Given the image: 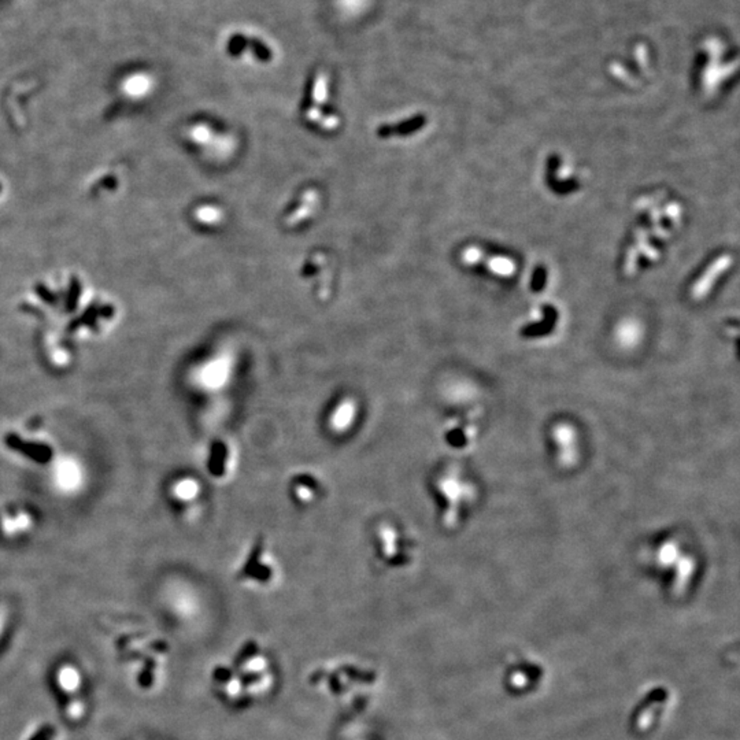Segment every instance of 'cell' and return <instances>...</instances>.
Returning a JSON list of instances; mask_svg holds the SVG:
<instances>
[{"mask_svg": "<svg viewBox=\"0 0 740 740\" xmlns=\"http://www.w3.org/2000/svg\"><path fill=\"white\" fill-rule=\"evenodd\" d=\"M371 551L377 565L389 571H396L414 564L418 553V543L401 521L383 519L373 528Z\"/></svg>", "mask_w": 740, "mask_h": 740, "instance_id": "6da1fadb", "label": "cell"}, {"mask_svg": "<svg viewBox=\"0 0 740 740\" xmlns=\"http://www.w3.org/2000/svg\"><path fill=\"white\" fill-rule=\"evenodd\" d=\"M433 497L440 507V519L445 528L461 522L466 509L473 503L476 490L457 465L440 467L432 479Z\"/></svg>", "mask_w": 740, "mask_h": 740, "instance_id": "7a4b0ae2", "label": "cell"}, {"mask_svg": "<svg viewBox=\"0 0 740 740\" xmlns=\"http://www.w3.org/2000/svg\"><path fill=\"white\" fill-rule=\"evenodd\" d=\"M650 562L655 571L670 577L672 586H687L695 571V558L676 537H665L654 544Z\"/></svg>", "mask_w": 740, "mask_h": 740, "instance_id": "3957f363", "label": "cell"}, {"mask_svg": "<svg viewBox=\"0 0 740 740\" xmlns=\"http://www.w3.org/2000/svg\"><path fill=\"white\" fill-rule=\"evenodd\" d=\"M280 564L269 543L257 539L244 555L236 572L238 581L253 588H268L278 583Z\"/></svg>", "mask_w": 740, "mask_h": 740, "instance_id": "277c9868", "label": "cell"}, {"mask_svg": "<svg viewBox=\"0 0 740 740\" xmlns=\"http://www.w3.org/2000/svg\"><path fill=\"white\" fill-rule=\"evenodd\" d=\"M47 481L56 495L70 498L78 495L87 484V470L78 457L59 454L50 463Z\"/></svg>", "mask_w": 740, "mask_h": 740, "instance_id": "5b68a950", "label": "cell"}, {"mask_svg": "<svg viewBox=\"0 0 740 740\" xmlns=\"http://www.w3.org/2000/svg\"><path fill=\"white\" fill-rule=\"evenodd\" d=\"M361 406L358 399L350 393L339 395L328 405L324 423L328 432L336 436L349 435L359 423Z\"/></svg>", "mask_w": 740, "mask_h": 740, "instance_id": "8992f818", "label": "cell"}, {"mask_svg": "<svg viewBox=\"0 0 740 740\" xmlns=\"http://www.w3.org/2000/svg\"><path fill=\"white\" fill-rule=\"evenodd\" d=\"M325 482L315 472L300 470L288 481V492L291 500L302 507H312L325 497Z\"/></svg>", "mask_w": 740, "mask_h": 740, "instance_id": "52a82bcc", "label": "cell"}, {"mask_svg": "<svg viewBox=\"0 0 740 740\" xmlns=\"http://www.w3.org/2000/svg\"><path fill=\"white\" fill-rule=\"evenodd\" d=\"M239 465L238 447L229 438L216 440L210 450V473L213 479L226 481L236 475Z\"/></svg>", "mask_w": 740, "mask_h": 740, "instance_id": "ba28073f", "label": "cell"}, {"mask_svg": "<svg viewBox=\"0 0 740 740\" xmlns=\"http://www.w3.org/2000/svg\"><path fill=\"white\" fill-rule=\"evenodd\" d=\"M169 495L176 504L186 509H194L204 498L202 482L195 476H179L170 482Z\"/></svg>", "mask_w": 740, "mask_h": 740, "instance_id": "9c48e42d", "label": "cell"}, {"mask_svg": "<svg viewBox=\"0 0 740 740\" xmlns=\"http://www.w3.org/2000/svg\"><path fill=\"white\" fill-rule=\"evenodd\" d=\"M551 442L554 445L556 461L562 465L574 463L578 455V436L569 424H556L551 429Z\"/></svg>", "mask_w": 740, "mask_h": 740, "instance_id": "30bf717a", "label": "cell"}, {"mask_svg": "<svg viewBox=\"0 0 740 740\" xmlns=\"http://www.w3.org/2000/svg\"><path fill=\"white\" fill-rule=\"evenodd\" d=\"M232 359L229 355H218L213 361L207 362L204 369L199 370L198 383L206 391H216L225 386L232 371Z\"/></svg>", "mask_w": 740, "mask_h": 740, "instance_id": "8fae6325", "label": "cell"}, {"mask_svg": "<svg viewBox=\"0 0 740 740\" xmlns=\"http://www.w3.org/2000/svg\"><path fill=\"white\" fill-rule=\"evenodd\" d=\"M476 428L465 417H454L445 423L443 429L444 443L454 450H465L476 439Z\"/></svg>", "mask_w": 740, "mask_h": 740, "instance_id": "7c38bea8", "label": "cell"}, {"mask_svg": "<svg viewBox=\"0 0 740 740\" xmlns=\"http://www.w3.org/2000/svg\"><path fill=\"white\" fill-rule=\"evenodd\" d=\"M33 519L28 512L18 510L14 514H3L0 518V529L9 537H18L31 531Z\"/></svg>", "mask_w": 740, "mask_h": 740, "instance_id": "4fadbf2b", "label": "cell"}, {"mask_svg": "<svg viewBox=\"0 0 740 740\" xmlns=\"http://www.w3.org/2000/svg\"><path fill=\"white\" fill-rule=\"evenodd\" d=\"M80 675L73 666H63L58 673V683L63 691L74 692L80 687Z\"/></svg>", "mask_w": 740, "mask_h": 740, "instance_id": "5bb4252c", "label": "cell"}, {"mask_svg": "<svg viewBox=\"0 0 740 740\" xmlns=\"http://www.w3.org/2000/svg\"><path fill=\"white\" fill-rule=\"evenodd\" d=\"M248 48L255 59L262 63H268L272 60L273 53L269 46H266L258 37H248Z\"/></svg>", "mask_w": 740, "mask_h": 740, "instance_id": "9a60e30c", "label": "cell"}, {"mask_svg": "<svg viewBox=\"0 0 740 740\" xmlns=\"http://www.w3.org/2000/svg\"><path fill=\"white\" fill-rule=\"evenodd\" d=\"M248 48V37L243 33H235L229 37L226 44V51L232 58H238L243 56L244 51Z\"/></svg>", "mask_w": 740, "mask_h": 740, "instance_id": "2e32d148", "label": "cell"}]
</instances>
